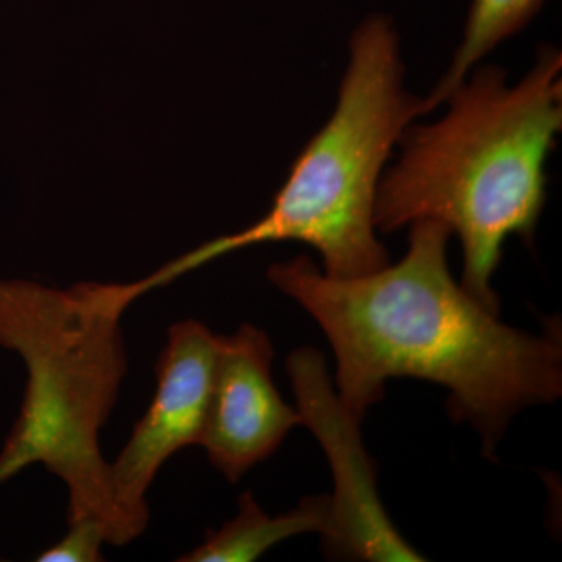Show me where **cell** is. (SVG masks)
Masks as SVG:
<instances>
[{
  "label": "cell",
  "instance_id": "cell-9",
  "mask_svg": "<svg viewBox=\"0 0 562 562\" xmlns=\"http://www.w3.org/2000/svg\"><path fill=\"white\" fill-rule=\"evenodd\" d=\"M542 5L543 0H472L464 36L454 52L452 65L430 94L420 99V113H430L446 102L468 79L476 63L502 41L522 31Z\"/></svg>",
  "mask_w": 562,
  "mask_h": 562
},
{
  "label": "cell",
  "instance_id": "cell-8",
  "mask_svg": "<svg viewBox=\"0 0 562 562\" xmlns=\"http://www.w3.org/2000/svg\"><path fill=\"white\" fill-rule=\"evenodd\" d=\"M235 519L220 530L206 531L201 546L179 558L180 562H250L257 561L277 543L303 532L327 530L330 516V495L303 498L294 509L280 516L262 512L250 492L239 497Z\"/></svg>",
  "mask_w": 562,
  "mask_h": 562
},
{
  "label": "cell",
  "instance_id": "cell-6",
  "mask_svg": "<svg viewBox=\"0 0 562 562\" xmlns=\"http://www.w3.org/2000/svg\"><path fill=\"white\" fill-rule=\"evenodd\" d=\"M220 335L195 319L176 322L157 361V391L131 439L111 462L122 509L146 531L147 492L173 453L201 446L213 390Z\"/></svg>",
  "mask_w": 562,
  "mask_h": 562
},
{
  "label": "cell",
  "instance_id": "cell-7",
  "mask_svg": "<svg viewBox=\"0 0 562 562\" xmlns=\"http://www.w3.org/2000/svg\"><path fill=\"white\" fill-rule=\"evenodd\" d=\"M272 360L271 338L255 325L220 336L201 447L231 483L272 457L291 428L302 425L273 384Z\"/></svg>",
  "mask_w": 562,
  "mask_h": 562
},
{
  "label": "cell",
  "instance_id": "cell-3",
  "mask_svg": "<svg viewBox=\"0 0 562 562\" xmlns=\"http://www.w3.org/2000/svg\"><path fill=\"white\" fill-rule=\"evenodd\" d=\"M136 299L132 283L58 290L0 280V347L27 371L20 416L0 450V484L43 464L68 490L66 522L94 520L116 547L144 530L117 501L99 435L128 372L122 314Z\"/></svg>",
  "mask_w": 562,
  "mask_h": 562
},
{
  "label": "cell",
  "instance_id": "cell-4",
  "mask_svg": "<svg viewBox=\"0 0 562 562\" xmlns=\"http://www.w3.org/2000/svg\"><path fill=\"white\" fill-rule=\"evenodd\" d=\"M419 114L420 99L403 87L392 21L368 18L351 36L350 61L330 120L295 158L271 210L250 227L162 266L140 280L144 290L265 243L308 244L319 251L324 272L336 279L368 276L390 265L375 235L373 211L384 165Z\"/></svg>",
  "mask_w": 562,
  "mask_h": 562
},
{
  "label": "cell",
  "instance_id": "cell-1",
  "mask_svg": "<svg viewBox=\"0 0 562 562\" xmlns=\"http://www.w3.org/2000/svg\"><path fill=\"white\" fill-rule=\"evenodd\" d=\"M450 236L441 222L417 221L394 266L336 279L299 257L271 266L268 277L324 330L338 397L358 420L390 379L441 384L453 419L471 424L492 458L516 414L561 397V321H546L538 335L503 324L454 281Z\"/></svg>",
  "mask_w": 562,
  "mask_h": 562
},
{
  "label": "cell",
  "instance_id": "cell-10",
  "mask_svg": "<svg viewBox=\"0 0 562 562\" xmlns=\"http://www.w3.org/2000/svg\"><path fill=\"white\" fill-rule=\"evenodd\" d=\"M65 538L38 554V562H102L105 532L94 520H79L68 525Z\"/></svg>",
  "mask_w": 562,
  "mask_h": 562
},
{
  "label": "cell",
  "instance_id": "cell-5",
  "mask_svg": "<svg viewBox=\"0 0 562 562\" xmlns=\"http://www.w3.org/2000/svg\"><path fill=\"white\" fill-rule=\"evenodd\" d=\"M302 425L327 454L335 479L324 546L333 558L357 561H425L391 522L375 487V471L362 447L360 420L333 390L324 355L313 347L286 361Z\"/></svg>",
  "mask_w": 562,
  "mask_h": 562
},
{
  "label": "cell",
  "instance_id": "cell-2",
  "mask_svg": "<svg viewBox=\"0 0 562 562\" xmlns=\"http://www.w3.org/2000/svg\"><path fill=\"white\" fill-rule=\"evenodd\" d=\"M562 55L543 47L517 85L484 66L447 99L442 120L403 133L402 157L384 173L373 222L391 233L441 222L460 238L461 286L501 313L492 277L509 236L532 241L546 205V165L562 127Z\"/></svg>",
  "mask_w": 562,
  "mask_h": 562
}]
</instances>
